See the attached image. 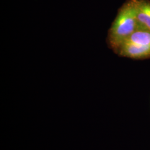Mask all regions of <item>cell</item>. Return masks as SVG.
I'll list each match as a JSON object with an SVG mask.
<instances>
[{
	"instance_id": "cell-1",
	"label": "cell",
	"mask_w": 150,
	"mask_h": 150,
	"mask_svg": "<svg viewBox=\"0 0 150 150\" xmlns=\"http://www.w3.org/2000/svg\"><path fill=\"white\" fill-rule=\"evenodd\" d=\"M137 30L135 0L123 5L109 29L107 43L115 52Z\"/></svg>"
},
{
	"instance_id": "cell-2",
	"label": "cell",
	"mask_w": 150,
	"mask_h": 150,
	"mask_svg": "<svg viewBox=\"0 0 150 150\" xmlns=\"http://www.w3.org/2000/svg\"><path fill=\"white\" fill-rule=\"evenodd\" d=\"M116 53L119 56L133 59H145L150 57V46L126 41L120 47Z\"/></svg>"
},
{
	"instance_id": "cell-3",
	"label": "cell",
	"mask_w": 150,
	"mask_h": 150,
	"mask_svg": "<svg viewBox=\"0 0 150 150\" xmlns=\"http://www.w3.org/2000/svg\"><path fill=\"white\" fill-rule=\"evenodd\" d=\"M137 30L150 32V2L147 0H135Z\"/></svg>"
},
{
	"instance_id": "cell-4",
	"label": "cell",
	"mask_w": 150,
	"mask_h": 150,
	"mask_svg": "<svg viewBox=\"0 0 150 150\" xmlns=\"http://www.w3.org/2000/svg\"><path fill=\"white\" fill-rule=\"evenodd\" d=\"M126 41L141 45L150 46V32L143 30H136Z\"/></svg>"
}]
</instances>
